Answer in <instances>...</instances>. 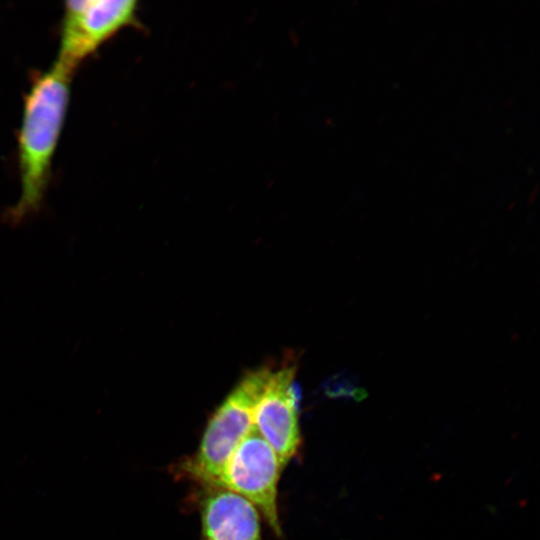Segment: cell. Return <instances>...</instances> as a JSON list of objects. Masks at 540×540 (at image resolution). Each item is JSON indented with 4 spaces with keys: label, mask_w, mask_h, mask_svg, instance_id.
I'll list each match as a JSON object with an SVG mask.
<instances>
[{
    "label": "cell",
    "mask_w": 540,
    "mask_h": 540,
    "mask_svg": "<svg viewBox=\"0 0 540 540\" xmlns=\"http://www.w3.org/2000/svg\"><path fill=\"white\" fill-rule=\"evenodd\" d=\"M73 71L55 61L25 95L18 135L20 198L6 216L18 224L39 210L65 121Z\"/></svg>",
    "instance_id": "obj_1"
},
{
    "label": "cell",
    "mask_w": 540,
    "mask_h": 540,
    "mask_svg": "<svg viewBox=\"0 0 540 540\" xmlns=\"http://www.w3.org/2000/svg\"><path fill=\"white\" fill-rule=\"evenodd\" d=\"M137 10L133 0L67 1L56 61L74 72L117 32L135 24Z\"/></svg>",
    "instance_id": "obj_4"
},
{
    "label": "cell",
    "mask_w": 540,
    "mask_h": 540,
    "mask_svg": "<svg viewBox=\"0 0 540 540\" xmlns=\"http://www.w3.org/2000/svg\"><path fill=\"white\" fill-rule=\"evenodd\" d=\"M294 371L288 363L271 369L253 413L254 429L275 451L283 468L298 454L302 442Z\"/></svg>",
    "instance_id": "obj_5"
},
{
    "label": "cell",
    "mask_w": 540,
    "mask_h": 540,
    "mask_svg": "<svg viewBox=\"0 0 540 540\" xmlns=\"http://www.w3.org/2000/svg\"><path fill=\"white\" fill-rule=\"evenodd\" d=\"M200 540H262L259 512L242 496L218 486H198Z\"/></svg>",
    "instance_id": "obj_6"
},
{
    "label": "cell",
    "mask_w": 540,
    "mask_h": 540,
    "mask_svg": "<svg viewBox=\"0 0 540 540\" xmlns=\"http://www.w3.org/2000/svg\"><path fill=\"white\" fill-rule=\"evenodd\" d=\"M272 367L247 373L213 412L198 448L172 466V473L198 486H215L229 456L253 428L256 402Z\"/></svg>",
    "instance_id": "obj_2"
},
{
    "label": "cell",
    "mask_w": 540,
    "mask_h": 540,
    "mask_svg": "<svg viewBox=\"0 0 540 540\" xmlns=\"http://www.w3.org/2000/svg\"><path fill=\"white\" fill-rule=\"evenodd\" d=\"M283 469L275 451L253 427L229 456L215 486L248 500L281 537L278 483Z\"/></svg>",
    "instance_id": "obj_3"
}]
</instances>
